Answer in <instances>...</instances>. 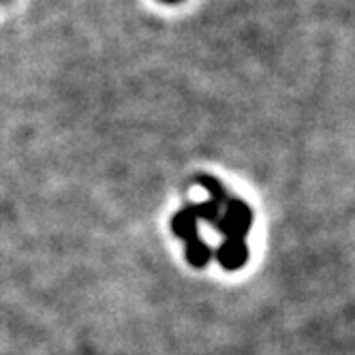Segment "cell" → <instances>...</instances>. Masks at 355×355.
<instances>
[{
  "label": "cell",
  "instance_id": "cell-1",
  "mask_svg": "<svg viewBox=\"0 0 355 355\" xmlns=\"http://www.w3.org/2000/svg\"><path fill=\"white\" fill-rule=\"evenodd\" d=\"M161 3H165V5H178V3H182V0H161Z\"/></svg>",
  "mask_w": 355,
  "mask_h": 355
}]
</instances>
